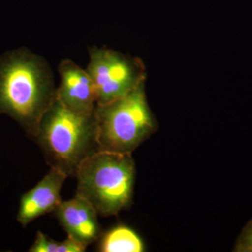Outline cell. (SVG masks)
Masks as SVG:
<instances>
[{
  "mask_svg": "<svg viewBox=\"0 0 252 252\" xmlns=\"http://www.w3.org/2000/svg\"><path fill=\"white\" fill-rule=\"evenodd\" d=\"M76 195L91 204L98 215H117L132 200L135 165L131 154L98 151L78 168Z\"/></svg>",
  "mask_w": 252,
  "mask_h": 252,
  "instance_id": "obj_3",
  "label": "cell"
},
{
  "mask_svg": "<svg viewBox=\"0 0 252 252\" xmlns=\"http://www.w3.org/2000/svg\"><path fill=\"white\" fill-rule=\"evenodd\" d=\"M54 212L68 236L86 245L98 238V214L90 203L79 195L61 202Z\"/></svg>",
  "mask_w": 252,
  "mask_h": 252,
  "instance_id": "obj_8",
  "label": "cell"
},
{
  "mask_svg": "<svg viewBox=\"0 0 252 252\" xmlns=\"http://www.w3.org/2000/svg\"><path fill=\"white\" fill-rule=\"evenodd\" d=\"M235 252H252V219L244 227L235 243Z\"/></svg>",
  "mask_w": 252,
  "mask_h": 252,
  "instance_id": "obj_11",
  "label": "cell"
},
{
  "mask_svg": "<svg viewBox=\"0 0 252 252\" xmlns=\"http://www.w3.org/2000/svg\"><path fill=\"white\" fill-rule=\"evenodd\" d=\"M59 242L49 238L39 230L36 233L35 240L28 252H57Z\"/></svg>",
  "mask_w": 252,
  "mask_h": 252,
  "instance_id": "obj_10",
  "label": "cell"
},
{
  "mask_svg": "<svg viewBox=\"0 0 252 252\" xmlns=\"http://www.w3.org/2000/svg\"><path fill=\"white\" fill-rule=\"evenodd\" d=\"M89 54L86 70L94 82L96 105L120 98L145 82V67L139 58L97 46L90 48Z\"/></svg>",
  "mask_w": 252,
  "mask_h": 252,
  "instance_id": "obj_5",
  "label": "cell"
},
{
  "mask_svg": "<svg viewBox=\"0 0 252 252\" xmlns=\"http://www.w3.org/2000/svg\"><path fill=\"white\" fill-rule=\"evenodd\" d=\"M87 247L85 244L67 235L65 240L59 242L57 252H84Z\"/></svg>",
  "mask_w": 252,
  "mask_h": 252,
  "instance_id": "obj_12",
  "label": "cell"
},
{
  "mask_svg": "<svg viewBox=\"0 0 252 252\" xmlns=\"http://www.w3.org/2000/svg\"><path fill=\"white\" fill-rule=\"evenodd\" d=\"M67 176L59 170H51L21 197L16 220L23 227L46 214L54 212L62 202L61 192Z\"/></svg>",
  "mask_w": 252,
  "mask_h": 252,
  "instance_id": "obj_7",
  "label": "cell"
},
{
  "mask_svg": "<svg viewBox=\"0 0 252 252\" xmlns=\"http://www.w3.org/2000/svg\"><path fill=\"white\" fill-rule=\"evenodd\" d=\"M56 89L44 58L25 47L0 55V115L14 119L32 138L56 98Z\"/></svg>",
  "mask_w": 252,
  "mask_h": 252,
  "instance_id": "obj_1",
  "label": "cell"
},
{
  "mask_svg": "<svg viewBox=\"0 0 252 252\" xmlns=\"http://www.w3.org/2000/svg\"><path fill=\"white\" fill-rule=\"evenodd\" d=\"M34 140L51 167L75 177L81 162L98 152L94 114L66 108L57 98L43 116Z\"/></svg>",
  "mask_w": 252,
  "mask_h": 252,
  "instance_id": "obj_2",
  "label": "cell"
},
{
  "mask_svg": "<svg viewBox=\"0 0 252 252\" xmlns=\"http://www.w3.org/2000/svg\"><path fill=\"white\" fill-rule=\"evenodd\" d=\"M60 85L56 98L66 108L84 115L94 114L95 91L89 73L70 59H64L59 67Z\"/></svg>",
  "mask_w": 252,
  "mask_h": 252,
  "instance_id": "obj_6",
  "label": "cell"
},
{
  "mask_svg": "<svg viewBox=\"0 0 252 252\" xmlns=\"http://www.w3.org/2000/svg\"><path fill=\"white\" fill-rule=\"evenodd\" d=\"M99 250L103 252H142L144 246L142 239L128 227L121 225L104 235Z\"/></svg>",
  "mask_w": 252,
  "mask_h": 252,
  "instance_id": "obj_9",
  "label": "cell"
},
{
  "mask_svg": "<svg viewBox=\"0 0 252 252\" xmlns=\"http://www.w3.org/2000/svg\"><path fill=\"white\" fill-rule=\"evenodd\" d=\"M94 115L98 151L132 154L157 130L149 108L145 82L126 95L102 105H96Z\"/></svg>",
  "mask_w": 252,
  "mask_h": 252,
  "instance_id": "obj_4",
  "label": "cell"
}]
</instances>
